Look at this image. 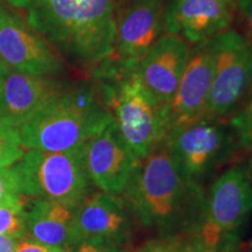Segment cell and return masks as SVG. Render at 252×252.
Wrapping results in <instances>:
<instances>
[{"mask_svg":"<svg viewBox=\"0 0 252 252\" xmlns=\"http://www.w3.org/2000/svg\"><path fill=\"white\" fill-rule=\"evenodd\" d=\"M82 152L91 184L105 193L124 194L140 163L113 121L82 145Z\"/></svg>","mask_w":252,"mask_h":252,"instance_id":"11","label":"cell"},{"mask_svg":"<svg viewBox=\"0 0 252 252\" xmlns=\"http://www.w3.org/2000/svg\"><path fill=\"white\" fill-rule=\"evenodd\" d=\"M190 45L181 36L166 33L134 64L143 86L159 105L174 96L187 63Z\"/></svg>","mask_w":252,"mask_h":252,"instance_id":"15","label":"cell"},{"mask_svg":"<svg viewBox=\"0 0 252 252\" xmlns=\"http://www.w3.org/2000/svg\"><path fill=\"white\" fill-rule=\"evenodd\" d=\"M162 145L180 174L203 188L241 152L228 121L210 118L172 131Z\"/></svg>","mask_w":252,"mask_h":252,"instance_id":"6","label":"cell"},{"mask_svg":"<svg viewBox=\"0 0 252 252\" xmlns=\"http://www.w3.org/2000/svg\"><path fill=\"white\" fill-rule=\"evenodd\" d=\"M131 242H119L105 238H90L78 242L68 252H132Z\"/></svg>","mask_w":252,"mask_h":252,"instance_id":"22","label":"cell"},{"mask_svg":"<svg viewBox=\"0 0 252 252\" xmlns=\"http://www.w3.org/2000/svg\"><path fill=\"white\" fill-rule=\"evenodd\" d=\"M243 249V248H242ZM132 252H212L196 234L154 236Z\"/></svg>","mask_w":252,"mask_h":252,"instance_id":"18","label":"cell"},{"mask_svg":"<svg viewBox=\"0 0 252 252\" xmlns=\"http://www.w3.org/2000/svg\"><path fill=\"white\" fill-rule=\"evenodd\" d=\"M239 1H242V0H239Z\"/></svg>","mask_w":252,"mask_h":252,"instance_id":"32","label":"cell"},{"mask_svg":"<svg viewBox=\"0 0 252 252\" xmlns=\"http://www.w3.org/2000/svg\"><path fill=\"white\" fill-rule=\"evenodd\" d=\"M9 70L7 69V67L4 64V63L1 62V60H0V83H1L2 80H4V77L6 76V74H7Z\"/></svg>","mask_w":252,"mask_h":252,"instance_id":"28","label":"cell"},{"mask_svg":"<svg viewBox=\"0 0 252 252\" xmlns=\"http://www.w3.org/2000/svg\"><path fill=\"white\" fill-rule=\"evenodd\" d=\"M245 168H247L249 178H250L251 181H252V152L250 153V156H249V159H248L247 163H245Z\"/></svg>","mask_w":252,"mask_h":252,"instance_id":"27","label":"cell"},{"mask_svg":"<svg viewBox=\"0 0 252 252\" xmlns=\"http://www.w3.org/2000/svg\"><path fill=\"white\" fill-rule=\"evenodd\" d=\"M18 239L9 238L7 236L0 235V252H15Z\"/></svg>","mask_w":252,"mask_h":252,"instance_id":"26","label":"cell"},{"mask_svg":"<svg viewBox=\"0 0 252 252\" xmlns=\"http://www.w3.org/2000/svg\"><path fill=\"white\" fill-rule=\"evenodd\" d=\"M69 84L59 77L9 70L0 83V117L19 128Z\"/></svg>","mask_w":252,"mask_h":252,"instance_id":"16","label":"cell"},{"mask_svg":"<svg viewBox=\"0 0 252 252\" xmlns=\"http://www.w3.org/2000/svg\"><path fill=\"white\" fill-rule=\"evenodd\" d=\"M27 206L26 237L68 250L75 208L42 198H33Z\"/></svg>","mask_w":252,"mask_h":252,"instance_id":"17","label":"cell"},{"mask_svg":"<svg viewBox=\"0 0 252 252\" xmlns=\"http://www.w3.org/2000/svg\"><path fill=\"white\" fill-rule=\"evenodd\" d=\"M252 216V181L245 163H232L206 189L204 220L197 236L212 252L243 247L245 226Z\"/></svg>","mask_w":252,"mask_h":252,"instance_id":"5","label":"cell"},{"mask_svg":"<svg viewBox=\"0 0 252 252\" xmlns=\"http://www.w3.org/2000/svg\"><path fill=\"white\" fill-rule=\"evenodd\" d=\"M122 196L156 236L197 234L203 223L206 188L180 174L163 145L141 160Z\"/></svg>","mask_w":252,"mask_h":252,"instance_id":"2","label":"cell"},{"mask_svg":"<svg viewBox=\"0 0 252 252\" xmlns=\"http://www.w3.org/2000/svg\"><path fill=\"white\" fill-rule=\"evenodd\" d=\"M24 197L13 166L11 168H0V204L17 202L24 200Z\"/></svg>","mask_w":252,"mask_h":252,"instance_id":"23","label":"cell"},{"mask_svg":"<svg viewBox=\"0 0 252 252\" xmlns=\"http://www.w3.org/2000/svg\"><path fill=\"white\" fill-rule=\"evenodd\" d=\"M0 60L8 70L43 76H61V55L28 26L0 5Z\"/></svg>","mask_w":252,"mask_h":252,"instance_id":"10","label":"cell"},{"mask_svg":"<svg viewBox=\"0 0 252 252\" xmlns=\"http://www.w3.org/2000/svg\"><path fill=\"white\" fill-rule=\"evenodd\" d=\"M94 86L111 113L123 139L138 159L161 146V105L141 83L134 65L105 60L90 72Z\"/></svg>","mask_w":252,"mask_h":252,"instance_id":"4","label":"cell"},{"mask_svg":"<svg viewBox=\"0 0 252 252\" xmlns=\"http://www.w3.org/2000/svg\"><path fill=\"white\" fill-rule=\"evenodd\" d=\"M13 168L24 196L76 208L91 194L82 146L61 152L30 149Z\"/></svg>","mask_w":252,"mask_h":252,"instance_id":"7","label":"cell"},{"mask_svg":"<svg viewBox=\"0 0 252 252\" xmlns=\"http://www.w3.org/2000/svg\"><path fill=\"white\" fill-rule=\"evenodd\" d=\"M213 83L204 118L228 121L252 90V40L234 28L212 39Z\"/></svg>","mask_w":252,"mask_h":252,"instance_id":"8","label":"cell"},{"mask_svg":"<svg viewBox=\"0 0 252 252\" xmlns=\"http://www.w3.org/2000/svg\"><path fill=\"white\" fill-rule=\"evenodd\" d=\"M65 62L93 71L111 58L116 26L130 0H6Z\"/></svg>","mask_w":252,"mask_h":252,"instance_id":"1","label":"cell"},{"mask_svg":"<svg viewBox=\"0 0 252 252\" xmlns=\"http://www.w3.org/2000/svg\"><path fill=\"white\" fill-rule=\"evenodd\" d=\"M165 0H130L116 26L111 58L134 65L167 33Z\"/></svg>","mask_w":252,"mask_h":252,"instance_id":"12","label":"cell"},{"mask_svg":"<svg viewBox=\"0 0 252 252\" xmlns=\"http://www.w3.org/2000/svg\"><path fill=\"white\" fill-rule=\"evenodd\" d=\"M226 2H229L230 5L232 6V7H234L236 11H237V6H238V4H239V0H225Z\"/></svg>","mask_w":252,"mask_h":252,"instance_id":"29","label":"cell"},{"mask_svg":"<svg viewBox=\"0 0 252 252\" xmlns=\"http://www.w3.org/2000/svg\"><path fill=\"white\" fill-rule=\"evenodd\" d=\"M243 252H252V239H251L250 243L248 244V247L244 248V251Z\"/></svg>","mask_w":252,"mask_h":252,"instance_id":"30","label":"cell"},{"mask_svg":"<svg viewBox=\"0 0 252 252\" xmlns=\"http://www.w3.org/2000/svg\"><path fill=\"white\" fill-rule=\"evenodd\" d=\"M137 225V220L122 195L100 190L91 193L75 208L70 247L90 238L131 242Z\"/></svg>","mask_w":252,"mask_h":252,"instance_id":"13","label":"cell"},{"mask_svg":"<svg viewBox=\"0 0 252 252\" xmlns=\"http://www.w3.org/2000/svg\"><path fill=\"white\" fill-rule=\"evenodd\" d=\"M15 252H68V250L63 248L40 243V242L34 241L32 238L24 237L17 241Z\"/></svg>","mask_w":252,"mask_h":252,"instance_id":"24","label":"cell"},{"mask_svg":"<svg viewBox=\"0 0 252 252\" xmlns=\"http://www.w3.org/2000/svg\"><path fill=\"white\" fill-rule=\"evenodd\" d=\"M19 130L0 117V168L15 165L24 156Z\"/></svg>","mask_w":252,"mask_h":252,"instance_id":"20","label":"cell"},{"mask_svg":"<svg viewBox=\"0 0 252 252\" xmlns=\"http://www.w3.org/2000/svg\"><path fill=\"white\" fill-rule=\"evenodd\" d=\"M237 11L241 13L243 23L247 30L245 35L252 40V0H242L237 6Z\"/></svg>","mask_w":252,"mask_h":252,"instance_id":"25","label":"cell"},{"mask_svg":"<svg viewBox=\"0 0 252 252\" xmlns=\"http://www.w3.org/2000/svg\"><path fill=\"white\" fill-rule=\"evenodd\" d=\"M26 202L24 200L17 202L0 204V235L13 239L26 237Z\"/></svg>","mask_w":252,"mask_h":252,"instance_id":"19","label":"cell"},{"mask_svg":"<svg viewBox=\"0 0 252 252\" xmlns=\"http://www.w3.org/2000/svg\"><path fill=\"white\" fill-rule=\"evenodd\" d=\"M235 12L225 0H167L166 32L195 45L231 28Z\"/></svg>","mask_w":252,"mask_h":252,"instance_id":"14","label":"cell"},{"mask_svg":"<svg viewBox=\"0 0 252 252\" xmlns=\"http://www.w3.org/2000/svg\"><path fill=\"white\" fill-rule=\"evenodd\" d=\"M243 152H252V90L239 109L228 119Z\"/></svg>","mask_w":252,"mask_h":252,"instance_id":"21","label":"cell"},{"mask_svg":"<svg viewBox=\"0 0 252 252\" xmlns=\"http://www.w3.org/2000/svg\"><path fill=\"white\" fill-rule=\"evenodd\" d=\"M213 71L212 39L190 45L178 89L172 99L160 110L165 138L176 128L204 118L212 89Z\"/></svg>","mask_w":252,"mask_h":252,"instance_id":"9","label":"cell"},{"mask_svg":"<svg viewBox=\"0 0 252 252\" xmlns=\"http://www.w3.org/2000/svg\"><path fill=\"white\" fill-rule=\"evenodd\" d=\"M244 251V248L243 249H239V250H236V251H232V252H243Z\"/></svg>","mask_w":252,"mask_h":252,"instance_id":"31","label":"cell"},{"mask_svg":"<svg viewBox=\"0 0 252 252\" xmlns=\"http://www.w3.org/2000/svg\"><path fill=\"white\" fill-rule=\"evenodd\" d=\"M113 121L94 84H69L19 127L24 149L61 152L81 147Z\"/></svg>","mask_w":252,"mask_h":252,"instance_id":"3","label":"cell"}]
</instances>
